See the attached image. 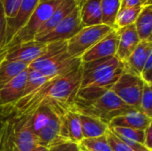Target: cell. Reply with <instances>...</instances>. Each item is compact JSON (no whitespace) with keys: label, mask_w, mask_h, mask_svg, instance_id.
<instances>
[{"label":"cell","mask_w":152,"mask_h":151,"mask_svg":"<svg viewBox=\"0 0 152 151\" xmlns=\"http://www.w3.org/2000/svg\"><path fill=\"white\" fill-rule=\"evenodd\" d=\"M81 85V65L68 74L50 78L29 95L12 105L18 117H31L43 105L72 104Z\"/></svg>","instance_id":"6da1fadb"},{"label":"cell","mask_w":152,"mask_h":151,"mask_svg":"<svg viewBox=\"0 0 152 151\" xmlns=\"http://www.w3.org/2000/svg\"><path fill=\"white\" fill-rule=\"evenodd\" d=\"M124 70V63L116 56L81 63L80 88L86 86L110 89Z\"/></svg>","instance_id":"7a4b0ae2"},{"label":"cell","mask_w":152,"mask_h":151,"mask_svg":"<svg viewBox=\"0 0 152 151\" xmlns=\"http://www.w3.org/2000/svg\"><path fill=\"white\" fill-rule=\"evenodd\" d=\"M73 105L79 113L97 117L108 125L116 117L134 109L122 101L110 89L90 101H73Z\"/></svg>","instance_id":"3957f363"},{"label":"cell","mask_w":152,"mask_h":151,"mask_svg":"<svg viewBox=\"0 0 152 151\" xmlns=\"http://www.w3.org/2000/svg\"><path fill=\"white\" fill-rule=\"evenodd\" d=\"M61 1L62 0H39L28 22L14 36L5 49L21 43L34 40L39 28L50 18L53 11L61 3Z\"/></svg>","instance_id":"277c9868"},{"label":"cell","mask_w":152,"mask_h":151,"mask_svg":"<svg viewBox=\"0 0 152 151\" xmlns=\"http://www.w3.org/2000/svg\"><path fill=\"white\" fill-rule=\"evenodd\" d=\"M114 28L105 24L84 27L78 33L67 41V52L72 58L81 56Z\"/></svg>","instance_id":"5b68a950"},{"label":"cell","mask_w":152,"mask_h":151,"mask_svg":"<svg viewBox=\"0 0 152 151\" xmlns=\"http://www.w3.org/2000/svg\"><path fill=\"white\" fill-rule=\"evenodd\" d=\"M144 84L139 76L123 70L110 90L126 104L139 109Z\"/></svg>","instance_id":"8992f818"},{"label":"cell","mask_w":152,"mask_h":151,"mask_svg":"<svg viewBox=\"0 0 152 151\" xmlns=\"http://www.w3.org/2000/svg\"><path fill=\"white\" fill-rule=\"evenodd\" d=\"M83 28L84 26L81 21L79 6H77L50 32L35 40L47 44L57 41H68L77 33H78Z\"/></svg>","instance_id":"52a82bcc"},{"label":"cell","mask_w":152,"mask_h":151,"mask_svg":"<svg viewBox=\"0 0 152 151\" xmlns=\"http://www.w3.org/2000/svg\"><path fill=\"white\" fill-rule=\"evenodd\" d=\"M61 137L79 143L84 138L81 131L79 112L72 104L62 107L60 114Z\"/></svg>","instance_id":"ba28073f"},{"label":"cell","mask_w":152,"mask_h":151,"mask_svg":"<svg viewBox=\"0 0 152 151\" xmlns=\"http://www.w3.org/2000/svg\"><path fill=\"white\" fill-rule=\"evenodd\" d=\"M47 45V43H43L35 39L21 43L6 49L7 53L4 60L22 61L29 66L30 63L39 58L46 51Z\"/></svg>","instance_id":"9c48e42d"},{"label":"cell","mask_w":152,"mask_h":151,"mask_svg":"<svg viewBox=\"0 0 152 151\" xmlns=\"http://www.w3.org/2000/svg\"><path fill=\"white\" fill-rule=\"evenodd\" d=\"M39 0H22L15 15L6 19V29L4 42V48L12 41L14 36L25 26L32 12L37 7Z\"/></svg>","instance_id":"30bf717a"},{"label":"cell","mask_w":152,"mask_h":151,"mask_svg":"<svg viewBox=\"0 0 152 151\" xmlns=\"http://www.w3.org/2000/svg\"><path fill=\"white\" fill-rule=\"evenodd\" d=\"M118 35L116 29L110 31L107 36L96 43L92 48L81 56L82 62H88L102 58L114 57L118 50Z\"/></svg>","instance_id":"8fae6325"},{"label":"cell","mask_w":152,"mask_h":151,"mask_svg":"<svg viewBox=\"0 0 152 151\" xmlns=\"http://www.w3.org/2000/svg\"><path fill=\"white\" fill-rule=\"evenodd\" d=\"M118 35V44L116 57L122 62H125L141 42L134 24L116 29Z\"/></svg>","instance_id":"7c38bea8"},{"label":"cell","mask_w":152,"mask_h":151,"mask_svg":"<svg viewBox=\"0 0 152 151\" xmlns=\"http://www.w3.org/2000/svg\"><path fill=\"white\" fill-rule=\"evenodd\" d=\"M151 124H152V118L146 116L140 109L134 108L113 118L110 122L109 127H128L145 131Z\"/></svg>","instance_id":"4fadbf2b"},{"label":"cell","mask_w":152,"mask_h":151,"mask_svg":"<svg viewBox=\"0 0 152 151\" xmlns=\"http://www.w3.org/2000/svg\"><path fill=\"white\" fill-rule=\"evenodd\" d=\"M28 68L0 89V106L13 105L21 99L28 77Z\"/></svg>","instance_id":"5bb4252c"},{"label":"cell","mask_w":152,"mask_h":151,"mask_svg":"<svg viewBox=\"0 0 152 151\" xmlns=\"http://www.w3.org/2000/svg\"><path fill=\"white\" fill-rule=\"evenodd\" d=\"M151 53L152 41H141L129 58L123 62L124 70L140 77L141 72Z\"/></svg>","instance_id":"9a60e30c"},{"label":"cell","mask_w":152,"mask_h":151,"mask_svg":"<svg viewBox=\"0 0 152 151\" xmlns=\"http://www.w3.org/2000/svg\"><path fill=\"white\" fill-rule=\"evenodd\" d=\"M77 6H78V3L77 0H62L61 3L53 11L50 18L39 28L35 39L39 38L45 36V34H47L48 32H50L68 15H69Z\"/></svg>","instance_id":"2e32d148"},{"label":"cell","mask_w":152,"mask_h":151,"mask_svg":"<svg viewBox=\"0 0 152 151\" xmlns=\"http://www.w3.org/2000/svg\"><path fill=\"white\" fill-rule=\"evenodd\" d=\"M81 131L83 138H96L105 135L109 129V125L97 117L79 113Z\"/></svg>","instance_id":"e0dca14e"},{"label":"cell","mask_w":152,"mask_h":151,"mask_svg":"<svg viewBox=\"0 0 152 151\" xmlns=\"http://www.w3.org/2000/svg\"><path fill=\"white\" fill-rule=\"evenodd\" d=\"M22 122L15 138L17 151H31L37 145V138L31 128V117H24Z\"/></svg>","instance_id":"ac0fdd59"},{"label":"cell","mask_w":152,"mask_h":151,"mask_svg":"<svg viewBox=\"0 0 152 151\" xmlns=\"http://www.w3.org/2000/svg\"><path fill=\"white\" fill-rule=\"evenodd\" d=\"M101 1L102 0H86L79 6L81 21L84 27L102 24Z\"/></svg>","instance_id":"d6986e66"},{"label":"cell","mask_w":152,"mask_h":151,"mask_svg":"<svg viewBox=\"0 0 152 151\" xmlns=\"http://www.w3.org/2000/svg\"><path fill=\"white\" fill-rule=\"evenodd\" d=\"M134 27L141 41H152V4L142 6Z\"/></svg>","instance_id":"ffe728a7"},{"label":"cell","mask_w":152,"mask_h":151,"mask_svg":"<svg viewBox=\"0 0 152 151\" xmlns=\"http://www.w3.org/2000/svg\"><path fill=\"white\" fill-rule=\"evenodd\" d=\"M28 68V64L18 61L4 60L0 64V89Z\"/></svg>","instance_id":"44dd1931"},{"label":"cell","mask_w":152,"mask_h":151,"mask_svg":"<svg viewBox=\"0 0 152 151\" xmlns=\"http://www.w3.org/2000/svg\"><path fill=\"white\" fill-rule=\"evenodd\" d=\"M102 24L111 27L115 29V21L120 10V0H102Z\"/></svg>","instance_id":"7402d4cb"},{"label":"cell","mask_w":152,"mask_h":151,"mask_svg":"<svg viewBox=\"0 0 152 151\" xmlns=\"http://www.w3.org/2000/svg\"><path fill=\"white\" fill-rule=\"evenodd\" d=\"M142 6L121 8L117 15L115 21V29L134 24Z\"/></svg>","instance_id":"603a6c76"},{"label":"cell","mask_w":152,"mask_h":151,"mask_svg":"<svg viewBox=\"0 0 152 151\" xmlns=\"http://www.w3.org/2000/svg\"><path fill=\"white\" fill-rule=\"evenodd\" d=\"M48 78H46L42 73L28 68V77H27V80L21 98H24L29 95L30 93H34L35 91H37L39 87H41L44 84H45Z\"/></svg>","instance_id":"cb8c5ba5"},{"label":"cell","mask_w":152,"mask_h":151,"mask_svg":"<svg viewBox=\"0 0 152 151\" xmlns=\"http://www.w3.org/2000/svg\"><path fill=\"white\" fill-rule=\"evenodd\" d=\"M78 144L80 151H112L108 143L106 135L96 138H84Z\"/></svg>","instance_id":"d4e9b609"},{"label":"cell","mask_w":152,"mask_h":151,"mask_svg":"<svg viewBox=\"0 0 152 151\" xmlns=\"http://www.w3.org/2000/svg\"><path fill=\"white\" fill-rule=\"evenodd\" d=\"M110 129L118 136H121V137L140 142L144 145L145 131L134 129V128H128V127H113Z\"/></svg>","instance_id":"484cf974"},{"label":"cell","mask_w":152,"mask_h":151,"mask_svg":"<svg viewBox=\"0 0 152 151\" xmlns=\"http://www.w3.org/2000/svg\"><path fill=\"white\" fill-rule=\"evenodd\" d=\"M139 109L152 118V85L144 84Z\"/></svg>","instance_id":"4316f807"},{"label":"cell","mask_w":152,"mask_h":151,"mask_svg":"<svg viewBox=\"0 0 152 151\" xmlns=\"http://www.w3.org/2000/svg\"><path fill=\"white\" fill-rule=\"evenodd\" d=\"M108 143L112 151H133L118 136H117L110 128L105 133Z\"/></svg>","instance_id":"83f0119b"},{"label":"cell","mask_w":152,"mask_h":151,"mask_svg":"<svg viewBox=\"0 0 152 151\" xmlns=\"http://www.w3.org/2000/svg\"><path fill=\"white\" fill-rule=\"evenodd\" d=\"M48 150L49 151H80V148L77 142L61 139L49 146Z\"/></svg>","instance_id":"f1b7e54d"},{"label":"cell","mask_w":152,"mask_h":151,"mask_svg":"<svg viewBox=\"0 0 152 151\" xmlns=\"http://www.w3.org/2000/svg\"><path fill=\"white\" fill-rule=\"evenodd\" d=\"M3 3L6 19L12 18L15 15L22 0H0Z\"/></svg>","instance_id":"f546056e"},{"label":"cell","mask_w":152,"mask_h":151,"mask_svg":"<svg viewBox=\"0 0 152 151\" xmlns=\"http://www.w3.org/2000/svg\"><path fill=\"white\" fill-rule=\"evenodd\" d=\"M140 77L145 84L152 85V53L149 56L142 72Z\"/></svg>","instance_id":"4dcf8cb0"},{"label":"cell","mask_w":152,"mask_h":151,"mask_svg":"<svg viewBox=\"0 0 152 151\" xmlns=\"http://www.w3.org/2000/svg\"><path fill=\"white\" fill-rule=\"evenodd\" d=\"M6 29V16L3 3L0 1V46L4 47V36Z\"/></svg>","instance_id":"1f68e13d"},{"label":"cell","mask_w":152,"mask_h":151,"mask_svg":"<svg viewBox=\"0 0 152 151\" xmlns=\"http://www.w3.org/2000/svg\"><path fill=\"white\" fill-rule=\"evenodd\" d=\"M136 6H143L142 0H120V9Z\"/></svg>","instance_id":"d6a6232c"},{"label":"cell","mask_w":152,"mask_h":151,"mask_svg":"<svg viewBox=\"0 0 152 151\" xmlns=\"http://www.w3.org/2000/svg\"><path fill=\"white\" fill-rule=\"evenodd\" d=\"M144 146L152 150V124H151L145 130Z\"/></svg>","instance_id":"836d02e7"},{"label":"cell","mask_w":152,"mask_h":151,"mask_svg":"<svg viewBox=\"0 0 152 151\" xmlns=\"http://www.w3.org/2000/svg\"><path fill=\"white\" fill-rule=\"evenodd\" d=\"M6 53H7V50L5 48H4V47L0 46V64L4 61Z\"/></svg>","instance_id":"e575fe53"},{"label":"cell","mask_w":152,"mask_h":151,"mask_svg":"<svg viewBox=\"0 0 152 151\" xmlns=\"http://www.w3.org/2000/svg\"><path fill=\"white\" fill-rule=\"evenodd\" d=\"M31 151H49V150H48L47 147H45V146L37 144V146H35V148Z\"/></svg>","instance_id":"d590c367"},{"label":"cell","mask_w":152,"mask_h":151,"mask_svg":"<svg viewBox=\"0 0 152 151\" xmlns=\"http://www.w3.org/2000/svg\"><path fill=\"white\" fill-rule=\"evenodd\" d=\"M142 2H143V6L148 5V4H152L151 0H142Z\"/></svg>","instance_id":"8d00e7d4"},{"label":"cell","mask_w":152,"mask_h":151,"mask_svg":"<svg viewBox=\"0 0 152 151\" xmlns=\"http://www.w3.org/2000/svg\"><path fill=\"white\" fill-rule=\"evenodd\" d=\"M86 1V0H77V2H78V6H81Z\"/></svg>","instance_id":"74e56055"},{"label":"cell","mask_w":152,"mask_h":151,"mask_svg":"<svg viewBox=\"0 0 152 151\" xmlns=\"http://www.w3.org/2000/svg\"><path fill=\"white\" fill-rule=\"evenodd\" d=\"M77 3H78V2H77Z\"/></svg>","instance_id":"f35d334b"}]
</instances>
